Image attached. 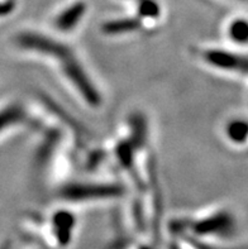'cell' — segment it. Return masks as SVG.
<instances>
[{
    "label": "cell",
    "mask_w": 248,
    "mask_h": 249,
    "mask_svg": "<svg viewBox=\"0 0 248 249\" xmlns=\"http://www.w3.org/2000/svg\"><path fill=\"white\" fill-rule=\"evenodd\" d=\"M62 71L65 73L69 81L74 85V88L79 91L80 96L88 103L90 107H100L101 104V95L96 88L94 82L91 81L90 77L85 72L84 67L81 63L76 60L75 54L63 58L60 61Z\"/></svg>",
    "instance_id": "6da1fadb"
},
{
    "label": "cell",
    "mask_w": 248,
    "mask_h": 249,
    "mask_svg": "<svg viewBox=\"0 0 248 249\" xmlns=\"http://www.w3.org/2000/svg\"><path fill=\"white\" fill-rule=\"evenodd\" d=\"M124 189L116 183H69L60 191V196L69 201H89V200L119 197Z\"/></svg>",
    "instance_id": "7a4b0ae2"
},
{
    "label": "cell",
    "mask_w": 248,
    "mask_h": 249,
    "mask_svg": "<svg viewBox=\"0 0 248 249\" xmlns=\"http://www.w3.org/2000/svg\"><path fill=\"white\" fill-rule=\"evenodd\" d=\"M16 41L19 47L32 51V52H37V53L47 54L58 61L74 54L73 50L69 46L60 41H56L50 36H44L38 32H22L17 36Z\"/></svg>",
    "instance_id": "3957f363"
},
{
    "label": "cell",
    "mask_w": 248,
    "mask_h": 249,
    "mask_svg": "<svg viewBox=\"0 0 248 249\" xmlns=\"http://www.w3.org/2000/svg\"><path fill=\"white\" fill-rule=\"evenodd\" d=\"M203 58L205 62L218 70L241 73L248 72V57L242 54L223 50H208L203 53Z\"/></svg>",
    "instance_id": "277c9868"
},
{
    "label": "cell",
    "mask_w": 248,
    "mask_h": 249,
    "mask_svg": "<svg viewBox=\"0 0 248 249\" xmlns=\"http://www.w3.org/2000/svg\"><path fill=\"white\" fill-rule=\"evenodd\" d=\"M199 235H229L234 231V219L227 212H219L191 225Z\"/></svg>",
    "instance_id": "5b68a950"
},
{
    "label": "cell",
    "mask_w": 248,
    "mask_h": 249,
    "mask_svg": "<svg viewBox=\"0 0 248 249\" xmlns=\"http://www.w3.org/2000/svg\"><path fill=\"white\" fill-rule=\"evenodd\" d=\"M88 12V4L84 0H75L61 10L54 19V25L60 32H71L80 24Z\"/></svg>",
    "instance_id": "8992f818"
},
{
    "label": "cell",
    "mask_w": 248,
    "mask_h": 249,
    "mask_svg": "<svg viewBox=\"0 0 248 249\" xmlns=\"http://www.w3.org/2000/svg\"><path fill=\"white\" fill-rule=\"evenodd\" d=\"M52 224H54L55 235H56V239L60 243V246H69L73 229L76 224L74 214L66 212V210H58L54 214Z\"/></svg>",
    "instance_id": "52a82bcc"
},
{
    "label": "cell",
    "mask_w": 248,
    "mask_h": 249,
    "mask_svg": "<svg viewBox=\"0 0 248 249\" xmlns=\"http://www.w3.org/2000/svg\"><path fill=\"white\" fill-rule=\"evenodd\" d=\"M129 125H131V136H129L128 141L134 147V149L142 148L147 142V120L141 113H135L129 118Z\"/></svg>",
    "instance_id": "ba28073f"
},
{
    "label": "cell",
    "mask_w": 248,
    "mask_h": 249,
    "mask_svg": "<svg viewBox=\"0 0 248 249\" xmlns=\"http://www.w3.org/2000/svg\"><path fill=\"white\" fill-rule=\"evenodd\" d=\"M141 27V20L137 17L134 18H122V19H112L101 25V31L104 35L116 36L124 35V33H132L138 31Z\"/></svg>",
    "instance_id": "9c48e42d"
},
{
    "label": "cell",
    "mask_w": 248,
    "mask_h": 249,
    "mask_svg": "<svg viewBox=\"0 0 248 249\" xmlns=\"http://www.w3.org/2000/svg\"><path fill=\"white\" fill-rule=\"evenodd\" d=\"M226 134L230 142L243 144L248 139V122L243 119L232 120L227 124Z\"/></svg>",
    "instance_id": "30bf717a"
},
{
    "label": "cell",
    "mask_w": 248,
    "mask_h": 249,
    "mask_svg": "<svg viewBox=\"0 0 248 249\" xmlns=\"http://www.w3.org/2000/svg\"><path fill=\"white\" fill-rule=\"evenodd\" d=\"M25 120V113L23 107L18 104L10 105L0 111V132L14 124L22 123Z\"/></svg>",
    "instance_id": "8fae6325"
},
{
    "label": "cell",
    "mask_w": 248,
    "mask_h": 249,
    "mask_svg": "<svg viewBox=\"0 0 248 249\" xmlns=\"http://www.w3.org/2000/svg\"><path fill=\"white\" fill-rule=\"evenodd\" d=\"M137 18L157 19L161 16V5L158 0H135Z\"/></svg>",
    "instance_id": "7c38bea8"
},
{
    "label": "cell",
    "mask_w": 248,
    "mask_h": 249,
    "mask_svg": "<svg viewBox=\"0 0 248 249\" xmlns=\"http://www.w3.org/2000/svg\"><path fill=\"white\" fill-rule=\"evenodd\" d=\"M228 36L233 42L239 44L248 43V20L245 18H236L228 25Z\"/></svg>",
    "instance_id": "4fadbf2b"
},
{
    "label": "cell",
    "mask_w": 248,
    "mask_h": 249,
    "mask_svg": "<svg viewBox=\"0 0 248 249\" xmlns=\"http://www.w3.org/2000/svg\"><path fill=\"white\" fill-rule=\"evenodd\" d=\"M134 147L131 144L129 141H123L116 145L115 155L119 160L120 164L126 168L127 171L132 172L133 166H134Z\"/></svg>",
    "instance_id": "5bb4252c"
},
{
    "label": "cell",
    "mask_w": 248,
    "mask_h": 249,
    "mask_svg": "<svg viewBox=\"0 0 248 249\" xmlns=\"http://www.w3.org/2000/svg\"><path fill=\"white\" fill-rule=\"evenodd\" d=\"M16 8V3H14V0H6V1H3V3H0V17L8 16L10 13L14 10Z\"/></svg>",
    "instance_id": "9a60e30c"
}]
</instances>
